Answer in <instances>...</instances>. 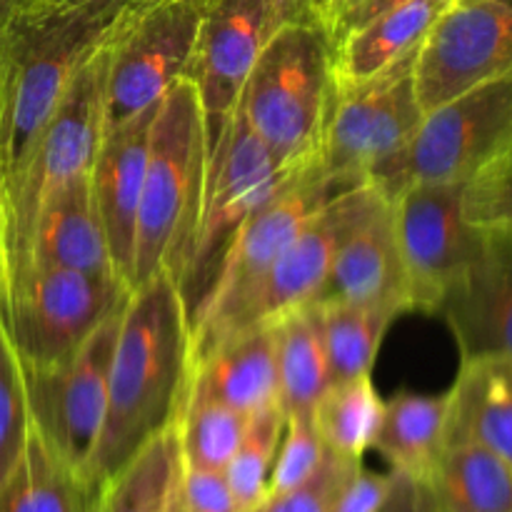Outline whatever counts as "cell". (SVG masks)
<instances>
[{
	"label": "cell",
	"mask_w": 512,
	"mask_h": 512,
	"mask_svg": "<svg viewBox=\"0 0 512 512\" xmlns=\"http://www.w3.org/2000/svg\"><path fill=\"white\" fill-rule=\"evenodd\" d=\"M248 428V415L215 400L185 393L175 430H178L183 465L225 470Z\"/></svg>",
	"instance_id": "31"
},
{
	"label": "cell",
	"mask_w": 512,
	"mask_h": 512,
	"mask_svg": "<svg viewBox=\"0 0 512 512\" xmlns=\"http://www.w3.org/2000/svg\"><path fill=\"white\" fill-rule=\"evenodd\" d=\"M450 3L453 0H413L333 40V88L340 90L373 78L403 55L418 50Z\"/></svg>",
	"instance_id": "23"
},
{
	"label": "cell",
	"mask_w": 512,
	"mask_h": 512,
	"mask_svg": "<svg viewBox=\"0 0 512 512\" xmlns=\"http://www.w3.org/2000/svg\"><path fill=\"white\" fill-rule=\"evenodd\" d=\"M383 413L385 403L375 390L373 378L360 375L345 383H333L325 390L313 408V423L328 453L363 460L373 448Z\"/></svg>",
	"instance_id": "30"
},
{
	"label": "cell",
	"mask_w": 512,
	"mask_h": 512,
	"mask_svg": "<svg viewBox=\"0 0 512 512\" xmlns=\"http://www.w3.org/2000/svg\"><path fill=\"white\" fill-rule=\"evenodd\" d=\"M363 183L365 180L328 173L320 163V155L295 168L280 188L245 220L230 243L203 305L190 320V353L203 348L218 333L220 325L233 315L245 295L260 283L270 265L298 238L300 230L318 210L345 190Z\"/></svg>",
	"instance_id": "7"
},
{
	"label": "cell",
	"mask_w": 512,
	"mask_h": 512,
	"mask_svg": "<svg viewBox=\"0 0 512 512\" xmlns=\"http://www.w3.org/2000/svg\"><path fill=\"white\" fill-rule=\"evenodd\" d=\"M323 323L325 353H328L330 380H345L370 375L380 343L398 318V308L390 305H355V303H315Z\"/></svg>",
	"instance_id": "29"
},
{
	"label": "cell",
	"mask_w": 512,
	"mask_h": 512,
	"mask_svg": "<svg viewBox=\"0 0 512 512\" xmlns=\"http://www.w3.org/2000/svg\"><path fill=\"white\" fill-rule=\"evenodd\" d=\"M283 428L285 413L280 405H270L248 418L243 440L223 470L240 512H255L268 503L270 475Z\"/></svg>",
	"instance_id": "32"
},
{
	"label": "cell",
	"mask_w": 512,
	"mask_h": 512,
	"mask_svg": "<svg viewBox=\"0 0 512 512\" xmlns=\"http://www.w3.org/2000/svg\"><path fill=\"white\" fill-rule=\"evenodd\" d=\"M475 443L512 465V355L460 363L448 390L445 445Z\"/></svg>",
	"instance_id": "21"
},
{
	"label": "cell",
	"mask_w": 512,
	"mask_h": 512,
	"mask_svg": "<svg viewBox=\"0 0 512 512\" xmlns=\"http://www.w3.org/2000/svg\"><path fill=\"white\" fill-rule=\"evenodd\" d=\"M183 473V468H180ZM168 512H185V500H183V485H180V475H178V483H175L173 495H170V503H168Z\"/></svg>",
	"instance_id": "43"
},
{
	"label": "cell",
	"mask_w": 512,
	"mask_h": 512,
	"mask_svg": "<svg viewBox=\"0 0 512 512\" xmlns=\"http://www.w3.org/2000/svg\"><path fill=\"white\" fill-rule=\"evenodd\" d=\"M90 490L30 425L25 453L0 485V512H90Z\"/></svg>",
	"instance_id": "27"
},
{
	"label": "cell",
	"mask_w": 512,
	"mask_h": 512,
	"mask_svg": "<svg viewBox=\"0 0 512 512\" xmlns=\"http://www.w3.org/2000/svg\"><path fill=\"white\" fill-rule=\"evenodd\" d=\"M298 20L325 18L310 0H208L185 75L198 93L208 160L235 115L258 55L283 25Z\"/></svg>",
	"instance_id": "10"
},
{
	"label": "cell",
	"mask_w": 512,
	"mask_h": 512,
	"mask_svg": "<svg viewBox=\"0 0 512 512\" xmlns=\"http://www.w3.org/2000/svg\"><path fill=\"white\" fill-rule=\"evenodd\" d=\"M40 5H43V0H0V30L8 28L20 15L40 8Z\"/></svg>",
	"instance_id": "41"
},
{
	"label": "cell",
	"mask_w": 512,
	"mask_h": 512,
	"mask_svg": "<svg viewBox=\"0 0 512 512\" xmlns=\"http://www.w3.org/2000/svg\"><path fill=\"white\" fill-rule=\"evenodd\" d=\"M5 298V258H3V228H0V305Z\"/></svg>",
	"instance_id": "44"
},
{
	"label": "cell",
	"mask_w": 512,
	"mask_h": 512,
	"mask_svg": "<svg viewBox=\"0 0 512 512\" xmlns=\"http://www.w3.org/2000/svg\"><path fill=\"white\" fill-rule=\"evenodd\" d=\"M512 133V75L488 80L425 113L413 138L365 173L385 200L423 183H468Z\"/></svg>",
	"instance_id": "6"
},
{
	"label": "cell",
	"mask_w": 512,
	"mask_h": 512,
	"mask_svg": "<svg viewBox=\"0 0 512 512\" xmlns=\"http://www.w3.org/2000/svg\"><path fill=\"white\" fill-rule=\"evenodd\" d=\"M390 473H393L390 490L378 512H435L423 480L395 473V470H390Z\"/></svg>",
	"instance_id": "39"
},
{
	"label": "cell",
	"mask_w": 512,
	"mask_h": 512,
	"mask_svg": "<svg viewBox=\"0 0 512 512\" xmlns=\"http://www.w3.org/2000/svg\"><path fill=\"white\" fill-rule=\"evenodd\" d=\"M30 435L23 365L0 313V485L10 478L25 453Z\"/></svg>",
	"instance_id": "33"
},
{
	"label": "cell",
	"mask_w": 512,
	"mask_h": 512,
	"mask_svg": "<svg viewBox=\"0 0 512 512\" xmlns=\"http://www.w3.org/2000/svg\"><path fill=\"white\" fill-rule=\"evenodd\" d=\"M378 190L373 185L363 183L353 190H345L335 200H330L323 210L308 220L298 238L283 250L278 260L270 265L268 273L260 278V283L243 298V303L233 310L228 320L218 328V333L203 345L193 350L190 360L208 353L213 345L230 335L248 330L253 325L270 323L290 310L308 305L318 298L328 280L330 265H333L335 250L343 243L348 230L363 218L365 210L375 203Z\"/></svg>",
	"instance_id": "15"
},
{
	"label": "cell",
	"mask_w": 512,
	"mask_h": 512,
	"mask_svg": "<svg viewBox=\"0 0 512 512\" xmlns=\"http://www.w3.org/2000/svg\"><path fill=\"white\" fill-rule=\"evenodd\" d=\"M255 512H263V508H260V510H255Z\"/></svg>",
	"instance_id": "49"
},
{
	"label": "cell",
	"mask_w": 512,
	"mask_h": 512,
	"mask_svg": "<svg viewBox=\"0 0 512 512\" xmlns=\"http://www.w3.org/2000/svg\"><path fill=\"white\" fill-rule=\"evenodd\" d=\"M180 485H183L185 512H240L223 470L183 465Z\"/></svg>",
	"instance_id": "37"
},
{
	"label": "cell",
	"mask_w": 512,
	"mask_h": 512,
	"mask_svg": "<svg viewBox=\"0 0 512 512\" xmlns=\"http://www.w3.org/2000/svg\"><path fill=\"white\" fill-rule=\"evenodd\" d=\"M423 483L435 512H512V465L483 445H445Z\"/></svg>",
	"instance_id": "24"
},
{
	"label": "cell",
	"mask_w": 512,
	"mask_h": 512,
	"mask_svg": "<svg viewBox=\"0 0 512 512\" xmlns=\"http://www.w3.org/2000/svg\"><path fill=\"white\" fill-rule=\"evenodd\" d=\"M158 103L115 128L103 130L88 173L90 193L103 225L115 275L130 288H133L135 223H138L140 195H143L145 168H148L150 128L158 113Z\"/></svg>",
	"instance_id": "18"
},
{
	"label": "cell",
	"mask_w": 512,
	"mask_h": 512,
	"mask_svg": "<svg viewBox=\"0 0 512 512\" xmlns=\"http://www.w3.org/2000/svg\"><path fill=\"white\" fill-rule=\"evenodd\" d=\"M313 303L390 305L400 313L413 310L393 205L383 195L375 198L338 245L328 280Z\"/></svg>",
	"instance_id": "19"
},
{
	"label": "cell",
	"mask_w": 512,
	"mask_h": 512,
	"mask_svg": "<svg viewBox=\"0 0 512 512\" xmlns=\"http://www.w3.org/2000/svg\"><path fill=\"white\" fill-rule=\"evenodd\" d=\"M105 70L108 55L105 45H100L70 80L58 110L35 140L18 178L0 198L5 288L23 273L40 210L65 185L90 173L103 135Z\"/></svg>",
	"instance_id": "5"
},
{
	"label": "cell",
	"mask_w": 512,
	"mask_h": 512,
	"mask_svg": "<svg viewBox=\"0 0 512 512\" xmlns=\"http://www.w3.org/2000/svg\"><path fill=\"white\" fill-rule=\"evenodd\" d=\"M120 0L40 5L0 30V198L58 110L80 65L123 13Z\"/></svg>",
	"instance_id": "2"
},
{
	"label": "cell",
	"mask_w": 512,
	"mask_h": 512,
	"mask_svg": "<svg viewBox=\"0 0 512 512\" xmlns=\"http://www.w3.org/2000/svg\"><path fill=\"white\" fill-rule=\"evenodd\" d=\"M208 158L195 85L180 78L165 90L150 128L148 168L135 223L133 288L168 273L178 285L198 228Z\"/></svg>",
	"instance_id": "3"
},
{
	"label": "cell",
	"mask_w": 512,
	"mask_h": 512,
	"mask_svg": "<svg viewBox=\"0 0 512 512\" xmlns=\"http://www.w3.org/2000/svg\"><path fill=\"white\" fill-rule=\"evenodd\" d=\"M390 480L393 473H373L358 465L340 488L333 512H378L390 490Z\"/></svg>",
	"instance_id": "38"
},
{
	"label": "cell",
	"mask_w": 512,
	"mask_h": 512,
	"mask_svg": "<svg viewBox=\"0 0 512 512\" xmlns=\"http://www.w3.org/2000/svg\"><path fill=\"white\" fill-rule=\"evenodd\" d=\"M30 268H63L80 270V273L115 275L103 225H100L93 193H90L88 175L65 185L40 210L23 273Z\"/></svg>",
	"instance_id": "22"
},
{
	"label": "cell",
	"mask_w": 512,
	"mask_h": 512,
	"mask_svg": "<svg viewBox=\"0 0 512 512\" xmlns=\"http://www.w3.org/2000/svg\"><path fill=\"white\" fill-rule=\"evenodd\" d=\"M180 468L183 460L173 423L95 490V512H168Z\"/></svg>",
	"instance_id": "28"
},
{
	"label": "cell",
	"mask_w": 512,
	"mask_h": 512,
	"mask_svg": "<svg viewBox=\"0 0 512 512\" xmlns=\"http://www.w3.org/2000/svg\"><path fill=\"white\" fill-rule=\"evenodd\" d=\"M463 213L475 228L512 225V133L493 160L465 183Z\"/></svg>",
	"instance_id": "34"
},
{
	"label": "cell",
	"mask_w": 512,
	"mask_h": 512,
	"mask_svg": "<svg viewBox=\"0 0 512 512\" xmlns=\"http://www.w3.org/2000/svg\"><path fill=\"white\" fill-rule=\"evenodd\" d=\"M325 453L328 450H325L323 440H320L313 415L285 418L283 438H280L273 475H270L268 500L303 485L320 468Z\"/></svg>",
	"instance_id": "35"
},
{
	"label": "cell",
	"mask_w": 512,
	"mask_h": 512,
	"mask_svg": "<svg viewBox=\"0 0 512 512\" xmlns=\"http://www.w3.org/2000/svg\"><path fill=\"white\" fill-rule=\"evenodd\" d=\"M90 512H95V500H93V510H90Z\"/></svg>",
	"instance_id": "48"
},
{
	"label": "cell",
	"mask_w": 512,
	"mask_h": 512,
	"mask_svg": "<svg viewBox=\"0 0 512 512\" xmlns=\"http://www.w3.org/2000/svg\"><path fill=\"white\" fill-rule=\"evenodd\" d=\"M45 5H60V3H68V0H43Z\"/></svg>",
	"instance_id": "46"
},
{
	"label": "cell",
	"mask_w": 512,
	"mask_h": 512,
	"mask_svg": "<svg viewBox=\"0 0 512 512\" xmlns=\"http://www.w3.org/2000/svg\"><path fill=\"white\" fill-rule=\"evenodd\" d=\"M420 50V48H418ZM418 50L348 88H333L320 163L328 173L365 180V173L403 148L425 118L415 88Z\"/></svg>",
	"instance_id": "13"
},
{
	"label": "cell",
	"mask_w": 512,
	"mask_h": 512,
	"mask_svg": "<svg viewBox=\"0 0 512 512\" xmlns=\"http://www.w3.org/2000/svg\"><path fill=\"white\" fill-rule=\"evenodd\" d=\"M358 465H363V460H348L325 453L320 468L303 485L270 498L263 505V512H333L340 488Z\"/></svg>",
	"instance_id": "36"
},
{
	"label": "cell",
	"mask_w": 512,
	"mask_h": 512,
	"mask_svg": "<svg viewBox=\"0 0 512 512\" xmlns=\"http://www.w3.org/2000/svg\"><path fill=\"white\" fill-rule=\"evenodd\" d=\"M435 315L453 330L460 363L512 355V225L483 228V243L440 300Z\"/></svg>",
	"instance_id": "17"
},
{
	"label": "cell",
	"mask_w": 512,
	"mask_h": 512,
	"mask_svg": "<svg viewBox=\"0 0 512 512\" xmlns=\"http://www.w3.org/2000/svg\"><path fill=\"white\" fill-rule=\"evenodd\" d=\"M445 420L448 393L395 395L385 403L373 448L388 460L395 473L425 480L445 450Z\"/></svg>",
	"instance_id": "26"
},
{
	"label": "cell",
	"mask_w": 512,
	"mask_h": 512,
	"mask_svg": "<svg viewBox=\"0 0 512 512\" xmlns=\"http://www.w3.org/2000/svg\"><path fill=\"white\" fill-rule=\"evenodd\" d=\"M130 290L113 273L25 270L8 285L0 305L20 365H50L68 358L130 298Z\"/></svg>",
	"instance_id": "11"
},
{
	"label": "cell",
	"mask_w": 512,
	"mask_h": 512,
	"mask_svg": "<svg viewBox=\"0 0 512 512\" xmlns=\"http://www.w3.org/2000/svg\"><path fill=\"white\" fill-rule=\"evenodd\" d=\"M290 173L293 170L280 168L273 153L235 110L208 160L198 228L178 278V290L190 320L203 305L238 230Z\"/></svg>",
	"instance_id": "9"
},
{
	"label": "cell",
	"mask_w": 512,
	"mask_h": 512,
	"mask_svg": "<svg viewBox=\"0 0 512 512\" xmlns=\"http://www.w3.org/2000/svg\"><path fill=\"white\" fill-rule=\"evenodd\" d=\"M360 3H363V0H328V15H325V18H328V28L333 30L335 25H338L350 10L358 8Z\"/></svg>",
	"instance_id": "42"
},
{
	"label": "cell",
	"mask_w": 512,
	"mask_h": 512,
	"mask_svg": "<svg viewBox=\"0 0 512 512\" xmlns=\"http://www.w3.org/2000/svg\"><path fill=\"white\" fill-rule=\"evenodd\" d=\"M125 303L68 358L50 365H23L30 425L80 480L103 428L110 360Z\"/></svg>",
	"instance_id": "12"
},
{
	"label": "cell",
	"mask_w": 512,
	"mask_h": 512,
	"mask_svg": "<svg viewBox=\"0 0 512 512\" xmlns=\"http://www.w3.org/2000/svg\"><path fill=\"white\" fill-rule=\"evenodd\" d=\"M188 393L228 405L248 418L270 405H280L273 325L240 330L190 360Z\"/></svg>",
	"instance_id": "20"
},
{
	"label": "cell",
	"mask_w": 512,
	"mask_h": 512,
	"mask_svg": "<svg viewBox=\"0 0 512 512\" xmlns=\"http://www.w3.org/2000/svg\"><path fill=\"white\" fill-rule=\"evenodd\" d=\"M463 190L465 183H423L390 200L413 310L435 315L478 255L483 228L465 218Z\"/></svg>",
	"instance_id": "14"
},
{
	"label": "cell",
	"mask_w": 512,
	"mask_h": 512,
	"mask_svg": "<svg viewBox=\"0 0 512 512\" xmlns=\"http://www.w3.org/2000/svg\"><path fill=\"white\" fill-rule=\"evenodd\" d=\"M408 3H413V0H363L358 8L350 10V13L345 15V18L340 20L333 30H330V33H333V40H338L340 35H345L348 30L358 28V25H365L368 20L378 18V15L390 13V10H395V8H403V5H408Z\"/></svg>",
	"instance_id": "40"
},
{
	"label": "cell",
	"mask_w": 512,
	"mask_h": 512,
	"mask_svg": "<svg viewBox=\"0 0 512 512\" xmlns=\"http://www.w3.org/2000/svg\"><path fill=\"white\" fill-rule=\"evenodd\" d=\"M208 0H140L125 5L105 38L103 130L135 118L185 78Z\"/></svg>",
	"instance_id": "8"
},
{
	"label": "cell",
	"mask_w": 512,
	"mask_h": 512,
	"mask_svg": "<svg viewBox=\"0 0 512 512\" xmlns=\"http://www.w3.org/2000/svg\"><path fill=\"white\" fill-rule=\"evenodd\" d=\"M330 103L333 33L325 20H298L265 45L235 110L280 168L295 170L318 155Z\"/></svg>",
	"instance_id": "4"
},
{
	"label": "cell",
	"mask_w": 512,
	"mask_h": 512,
	"mask_svg": "<svg viewBox=\"0 0 512 512\" xmlns=\"http://www.w3.org/2000/svg\"><path fill=\"white\" fill-rule=\"evenodd\" d=\"M310 3L320 10V15H323V18L328 15V0H310ZM325 23H328V18H325Z\"/></svg>",
	"instance_id": "45"
},
{
	"label": "cell",
	"mask_w": 512,
	"mask_h": 512,
	"mask_svg": "<svg viewBox=\"0 0 512 512\" xmlns=\"http://www.w3.org/2000/svg\"><path fill=\"white\" fill-rule=\"evenodd\" d=\"M190 380V318L168 273L135 285L120 315L108 405L83 483L98 490L178 420Z\"/></svg>",
	"instance_id": "1"
},
{
	"label": "cell",
	"mask_w": 512,
	"mask_h": 512,
	"mask_svg": "<svg viewBox=\"0 0 512 512\" xmlns=\"http://www.w3.org/2000/svg\"><path fill=\"white\" fill-rule=\"evenodd\" d=\"M270 325L278 353L280 408L285 418L313 415L318 400L333 385L318 305H300L270 320Z\"/></svg>",
	"instance_id": "25"
},
{
	"label": "cell",
	"mask_w": 512,
	"mask_h": 512,
	"mask_svg": "<svg viewBox=\"0 0 512 512\" xmlns=\"http://www.w3.org/2000/svg\"><path fill=\"white\" fill-rule=\"evenodd\" d=\"M512 75V0H453L423 40L415 88L425 113Z\"/></svg>",
	"instance_id": "16"
},
{
	"label": "cell",
	"mask_w": 512,
	"mask_h": 512,
	"mask_svg": "<svg viewBox=\"0 0 512 512\" xmlns=\"http://www.w3.org/2000/svg\"><path fill=\"white\" fill-rule=\"evenodd\" d=\"M120 3H140V0H120Z\"/></svg>",
	"instance_id": "47"
}]
</instances>
